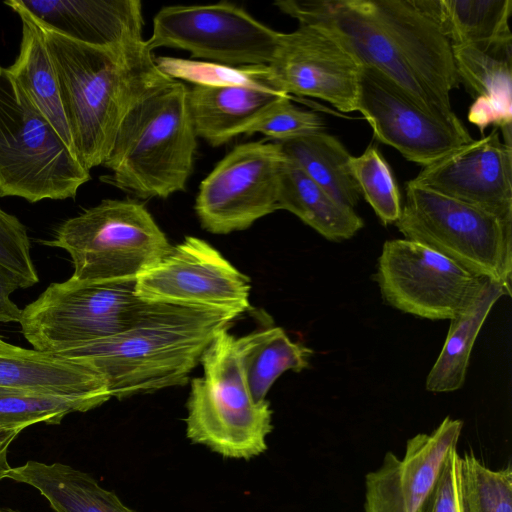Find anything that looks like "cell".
Returning a JSON list of instances; mask_svg holds the SVG:
<instances>
[{"label":"cell","instance_id":"cell-1","mask_svg":"<svg viewBox=\"0 0 512 512\" xmlns=\"http://www.w3.org/2000/svg\"><path fill=\"white\" fill-rule=\"evenodd\" d=\"M42 28L73 149L83 166L91 170L108 157L127 113L172 78L157 66L146 40L103 48Z\"/></svg>","mask_w":512,"mask_h":512},{"label":"cell","instance_id":"cell-2","mask_svg":"<svg viewBox=\"0 0 512 512\" xmlns=\"http://www.w3.org/2000/svg\"><path fill=\"white\" fill-rule=\"evenodd\" d=\"M235 318L220 310L151 303L128 330L58 355L85 360L104 378L111 397L121 400L185 385L205 349Z\"/></svg>","mask_w":512,"mask_h":512},{"label":"cell","instance_id":"cell-3","mask_svg":"<svg viewBox=\"0 0 512 512\" xmlns=\"http://www.w3.org/2000/svg\"><path fill=\"white\" fill-rule=\"evenodd\" d=\"M187 90L171 79L127 113L102 164L110 170L103 182L141 199L185 190L197 150Z\"/></svg>","mask_w":512,"mask_h":512},{"label":"cell","instance_id":"cell-4","mask_svg":"<svg viewBox=\"0 0 512 512\" xmlns=\"http://www.w3.org/2000/svg\"><path fill=\"white\" fill-rule=\"evenodd\" d=\"M90 178L8 67L0 66V197L29 203L75 198Z\"/></svg>","mask_w":512,"mask_h":512},{"label":"cell","instance_id":"cell-5","mask_svg":"<svg viewBox=\"0 0 512 512\" xmlns=\"http://www.w3.org/2000/svg\"><path fill=\"white\" fill-rule=\"evenodd\" d=\"M228 329L201 356L204 373L191 381L186 434L224 457L250 459L267 449L272 410L267 400L252 398Z\"/></svg>","mask_w":512,"mask_h":512},{"label":"cell","instance_id":"cell-6","mask_svg":"<svg viewBox=\"0 0 512 512\" xmlns=\"http://www.w3.org/2000/svg\"><path fill=\"white\" fill-rule=\"evenodd\" d=\"M43 243L65 250L71 277L89 282L136 279L172 248L145 205L132 199L102 200L62 222Z\"/></svg>","mask_w":512,"mask_h":512},{"label":"cell","instance_id":"cell-7","mask_svg":"<svg viewBox=\"0 0 512 512\" xmlns=\"http://www.w3.org/2000/svg\"><path fill=\"white\" fill-rule=\"evenodd\" d=\"M395 223L406 239L422 244L511 295L512 223L411 181Z\"/></svg>","mask_w":512,"mask_h":512},{"label":"cell","instance_id":"cell-8","mask_svg":"<svg viewBox=\"0 0 512 512\" xmlns=\"http://www.w3.org/2000/svg\"><path fill=\"white\" fill-rule=\"evenodd\" d=\"M136 279L89 282L70 277L51 283L22 309L19 322L37 351L59 354L120 334L149 308L135 291Z\"/></svg>","mask_w":512,"mask_h":512},{"label":"cell","instance_id":"cell-9","mask_svg":"<svg viewBox=\"0 0 512 512\" xmlns=\"http://www.w3.org/2000/svg\"><path fill=\"white\" fill-rule=\"evenodd\" d=\"M281 32L227 1L162 7L153 18L147 47L180 49L193 58L231 67L268 65Z\"/></svg>","mask_w":512,"mask_h":512},{"label":"cell","instance_id":"cell-10","mask_svg":"<svg viewBox=\"0 0 512 512\" xmlns=\"http://www.w3.org/2000/svg\"><path fill=\"white\" fill-rule=\"evenodd\" d=\"M286 157L278 142L235 146L201 181L195 211L203 229L228 234L278 209Z\"/></svg>","mask_w":512,"mask_h":512},{"label":"cell","instance_id":"cell-11","mask_svg":"<svg viewBox=\"0 0 512 512\" xmlns=\"http://www.w3.org/2000/svg\"><path fill=\"white\" fill-rule=\"evenodd\" d=\"M485 279L408 239L384 243L376 273L382 297L389 305L430 320L453 319Z\"/></svg>","mask_w":512,"mask_h":512},{"label":"cell","instance_id":"cell-12","mask_svg":"<svg viewBox=\"0 0 512 512\" xmlns=\"http://www.w3.org/2000/svg\"><path fill=\"white\" fill-rule=\"evenodd\" d=\"M250 279L205 240L187 236L136 278L149 303L206 308L238 317L249 307Z\"/></svg>","mask_w":512,"mask_h":512},{"label":"cell","instance_id":"cell-13","mask_svg":"<svg viewBox=\"0 0 512 512\" xmlns=\"http://www.w3.org/2000/svg\"><path fill=\"white\" fill-rule=\"evenodd\" d=\"M274 5L299 25L313 26L327 33L360 65L384 73L427 113L454 126L464 125L455 113L446 112L423 86L363 0H279Z\"/></svg>","mask_w":512,"mask_h":512},{"label":"cell","instance_id":"cell-14","mask_svg":"<svg viewBox=\"0 0 512 512\" xmlns=\"http://www.w3.org/2000/svg\"><path fill=\"white\" fill-rule=\"evenodd\" d=\"M356 111L375 138L423 167L473 139L462 126L448 124L421 109L379 70L360 66Z\"/></svg>","mask_w":512,"mask_h":512},{"label":"cell","instance_id":"cell-15","mask_svg":"<svg viewBox=\"0 0 512 512\" xmlns=\"http://www.w3.org/2000/svg\"><path fill=\"white\" fill-rule=\"evenodd\" d=\"M360 66L327 33L299 25L293 32L280 34L267 71L277 90L321 99L348 113L357 108Z\"/></svg>","mask_w":512,"mask_h":512},{"label":"cell","instance_id":"cell-16","mask_svg":"<svg viewBox=\"0 0 512 512\" xmlns=\"http://www.w3.org/2000/svg\"><path fill=\"white\" fill-rule=\"evenodd\" d=\"M410 181L512 223V147L496 127L423 167Z\"/></svg>","mask_w":512,"mask_h":512},{"label":"cell","instance_id":"cell-17","mask_svg":"<svg viewBox=\"0 0 512 512\" xmlns=\"http://www.w3.org/2000/svg\"><path fill=\"white\" fill-rule=\"evenodd\" d=\"M462 428L461 420L447 416L431 433L408 439L403 458L388 451L380 467L365 476L364 512H416L456 448Z\"/></svg>","mask_w":512,"mask_h":512},{"label":"cell","instance_id":"cell-18","mask_svg":"<svg viewBox=\"0 0 512 512\" xmlns=\"http://www.w3.org/2000/svg\"><path fill=\"white\" fill-rule=\"evenodd\" d=\"M423 86L448 113L459 79L450 42L412 0H363Z\"/></svg>","mask_w":512,"mask_h":512},{"label":"cell","instance_id":"cell-19","mask_svg":"<svg viewBox=\"0 0 512 512\" xmlns=\"http://www.w3.org/2000/svg\"><path fill=\"white\" fill-rule=\"evenodd\" d=\"M44 28L95 47L117 48L144 41L139 0H18Z\"/></svg>","mask_w":512,"mask_h":512},{"label":"cell","instance_id":"cell-20","mask_svg":"<svg viewBox=\"0 0 512 512\" xmlns=\"http://www.w3.org/2000/svg\"><path fill=\"white\" fill-rule=\"evenodd\" d=\"M291 96L267 86L194 85L187 104L197 137L213 147L245 134L276 102Z\"/></svg>","mask_w":512,"mask_h":512},{"label":"cell","instance_id":"cell-21","mask_svg":"<svg viewBox=\"0 0 512 512\" xmlns=\"http://www.w3.org/2000/svg\"><path fill=\"white\" fill-rule=\"evenodd\" d=\"M0 388L107 402L104 378L85 360L17 347L0 352Z\"/></svg>","mask_w":512,"mask_h":512},{"label":"cell","instance_id":"cell-22","mask_svg":"<svg viewBox=\"0 0 512 512\" xmlns=\"http://www.w3.org/2000/svg\"><path fill=\"white\" fill-rule=\"evenodd\" d=\"M4 4L19 15L22 25L19 54L8 70L60 137L73 149L58 77L48 51L44 30L18 0H9Z\"/></svg>","mask_w":512,"mask_h":512},{"label":"cell","instance_id":"cell-23","mask_svg":"<svg viewBox=\"0 0 512 512\" xmlns=\"http://www.w3.org/2000/svg\"><path fill=\"white\" fill-rule=\"evenodd\" d=\"M7 478L38 490L54 512H136L91 475L67 464L29 460L11 468Z\"/></svg>","mask_w":512,"mask_h":512},{"label":"cell","instance_id":"cell-24","mask_svg":"<svg viewBox=\"0 0 512 512\" xmlns=\"http://www.w3.org/2000/svg\"><path fill=\"white\" fill-rule=\"evenodd\" d=\"M278 209L293 213L331 241L349 239L364 225L354 209L335 200L288 158L281 176Z\"/></svg>","mask_w":512,"mask_h":512},{"label":"cell","instance_id":"cell-25","mask_svg":"<svg viewBox=\"0 0 512 512\" xmlns=\"http://www.w3.org/2000/svg\"><path fill=\"white\" fill-rule=\"evenodd\" d=\"M503 295H509L507 290L487 278L468 305L450 320L443 348L426 378L428 391L452 392L463 386L476 337L493 305Z\"/></svg>","mask_w":512,"mask_h":512},{"label":"cell","instance_id":"cell-26","mask_svg":"<svg viewBox=\"0 0 512 512\" xmlns=\"http://www.w3.org/2000/svg\"><path fill=\"white\" fill-rule=\"evenodd\" d=\"M236 352L249 391L255 402L266 400L274 382L288 370L309 367L313 351L293 342L286 332L272 324L235 338Z\"/></svg>","mask_w":512,"mask_h":512},{"label":"cell","instance_id":"cell-27","mask_svg":"<svg viewBox=\"0 0 512 512\" xmlns=\"http://www.w3.org/2000/svg\"><path fill=\"white\" fill-rule=\"evenodd\" d=\"M451 45L512 39V0H412Z\"/></svg>","mask_w":512,"mask_h":512},{"label":"cell","instance_id":"cell-28","mask_svg":"<svg viewBox=\"0 0 512 512\" xmlns=\"http://www.w3.org/2000/svg\"><path fill=\"white\" fill-rule=\"evenodd\" d=\"M289 160L341 204L352 209L360 190L352 175V155L334 136L318 131L278 142Z\"/></svg>","mask_w":512,"mask_h":512},{"label":"cell","instance_id":"cell-29","mask_svg":"<svg viewBox=\"0 0 512 512\" xmlns=\"http://www.w3.org/2000/svg\"><path fill=\"white\" fill-rule=\"evenodd\" d=\"M451 49L459 82L470 95L512 114V39Z\"/></svg>","mask_w":512,"mask_h":512},{"label":"cell","instance_id":"cell-30","mask_svg":"<svg viewBox=\"0 0 512 512\" xmlns=\"http://www.w3.org/2000/svg\"><path fill=\"white\" fill-rule=\"evenodd\" d=\"M457 512H512V468L493 470L473 453L458 454Z\"/></svg>","mask_w":512,"mask_h":512},{"label":"cell","instance_id":"cell-31","mask_svg":"<svg viewBox=\"0 0 512 512\" xmlns=\"http://www.w3.org/2000/svg\"><path fill=\"white\" fill-rule=\"evenodd\" d=\"M104 404L91 398H73L0 388V426L56 425L70 413L86 412Z\"/></svg>","mask_w":512,"mask_h":512},{"label":"cell","instance_id":"cell-32","mask_svg":"<svg viewBox=\"0 0 512 512\" xmlns=\"http://www.w3.org/2000/svg\"><path fill=\"white\" fill-rule=\"evenodd\" d=\"M352 175L360 193L384 225L396 223L401 215V196L391 168L376 145L350 159Z\"/></svg>","mask_w":512,"mask_h":512},{"label":"cell","instance_id":"cell-33","mask_svg":"<svg viewBox=\"0 0 512 512\" xmlns=\"http://www.w3.org/2000/svg\"><path fill=\"white\" fill-rule=\"evenodd\" d=\"M155 62L170 78L186 80L194 85H254L274 88L268 76L267 65L231 67L171 57H158Z\"/></svg>","mask_w":512,"mask_h":512},{"label":"cell","instance_id":"cell-34","mask_svg":"<svg viewBox=\"0 0 512 512\" xmlns=\"http://www.w3.org/2000/svg\"><path fill=\"white\" fill-rule=\"evenodd\" d=\"M323 130L324 123L317 113L294 105L292 97L287 96L273 104L247 135L260 133L275 142H282Z\"/></svg>","mask_w":512,"mask_h":512},{"label":"cell","instance_id":"cell-35","mask_svg":"<svg viewBox=\"0 0 512 512\" xmlns=\"http://www.w3.org/2000/svg\"><path fill=\"white\" fill-rule=\"evenodd\" d=\"M0 266L12 273L20 288L38 283L31 244L24 224L0 208Z\"/></svg>","mask_w":512,"mask_h":512},{"label":"cell","instance_id":"cell-36","mask_svg":"<svg viewBox=\"0 0 512 512\" xmlns=\"http://www.w3.org/2000/svg\"><path fill=\"white\" fill-rule=\"evenodd\" d=\"M457 458L458 452L454 448L446 458L435 484L416 512H457Z\"/></svg>","mask_w":512,"mask_h":512},{"label":"cell","instance_id":"cell-37","mask_svg":"<svg viewBox=\"0 0 512 512\" xmlns=\"http://www.w3.org/2000/svg\"><path fill=\"white\" fill-rule=\"evenodd\" d=\"M20 288L15 276L0 266V322H20L22 309L11 299L10 295Z\"/></svg>","mask_w":512,"mask_h":512},{"label":"cell","instance_id":"cell-38","mask_svg":"<svg viewBox=\"0 0 512 512\" xmlns=\"http://www.w3.org/2000/svg\"><path fill=\"white\" fill-rule=\"evenodd\" d=\"M24 429V427L0 426V481L7 478L11 470L8 463L9 447Z\"/></svg>","mask_w":512,"mask_h":512},{"label":"cell","instance_id":"cell-39","mask_svg":"<svg viewBox=\"0 0 512 512\" xmlns=\"http://www.w3.org/2000/svg\"><path fill=\"white\" fill-rule=\"evenodd\" d=\"M18 346H14L10 343H7L5 341H3L1 338H0V352H9V351H13L17 348Z\"/></svg>","mask_w":512,"mask_h":512},{"label":"cell","instance_id":"cell-40","mask_svg":"<svg viewBox=\"0 0 512 512\" xmlns=\"http://www.w3.org/2000/svg\"><path fill=\"white\" fill-rule=\"evenodd\" d=\"M0 512H20V511L10 508V507H0Z\"/></svg>","mask_w":512,"mask_h":512}]
</instances>
